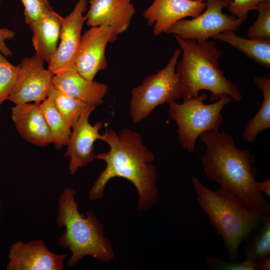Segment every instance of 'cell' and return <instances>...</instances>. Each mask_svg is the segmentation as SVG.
<instances>
[{
  "instance_id": "cell-6",
  "label": "cell",
  "mask_w": 270,
  "mask_h": 270,
  "mask_svg": "<svg viewBox=\"0 0 270 270\" xmlns=\"http://www.w3.org/2000/svg\"><path fill=\"white\" fill-rule=\"evenodd\" d=\"M206 92L184 100L181 104H168V114L178 126V141L182 147L190 152L196 148L198 138L202 134L218 130L224 119L221 112L232 101L228 96H223L216 101L206 104Z\"/></svg>"
},
{
  "instance_id": "cell-5",
  "label": "cell",
  "mask_w": 270,
  "mask_h": 270,
  "mask_svg": "<svg viewBox=\"0 0 270 270\" xmlns=\"http://www.w3.org/2000/svg\"><path fill=\"white\" fill-rule=\"evenodd\" d=\"M76 191L66 188L58 200L56 224L65 232L58 240V246L72 252L68 265L72 266L85 256L107 262L115 258L109 239L104 236V226L92 211L84 217L78 210L75 200Z\"/></svg>"
},
{
  "instance_id": "cell-14",
  "label": "cell",
  "mask_w": 270,
  "mask_h": 270,
  "mask_svg": "<svg viewBox=\"0 0 270 270\" xmlns=\"http://www.w3.org/2000/svg\"><path fill=\"white\" fill-rule=\"evenodd\" d=\"M132 0H90L86 24L104 26L112 30V43L128 28L136 8Z\"/></svg>"
},
{
  "instance_id": "cell-18",
  "label": "cell",
  "mask_w": 270,
  "mask_h": 270,
  "mask_svg": "<svg viewBox=\"0 0 270 270\" xmlns=\"http://www.w3.org/2000/svg\"><path fill=\"white\" fill-rule=\"evenodd\" d=\"M63 18L53 10L28 25L36 54L48 63L56 52Z\"/></svg>"
},
{
  "instance_id": "cell-20",
  "label": "cell",
  "mask_w": 270,
  "mask_h": 270,
  "mask_svg": "<svg viewBox=\"0 0 270 270\" xmlns=\"http://www.w3.org/2000/svg\"><path fill=\"white\" fill-rule=\"evenodd\" d=\"M253 80L262 92L263 100L259 110L248 121L242 132L243 140L250 142H254L260 132L270 127V78L257 76Z\"/></svg>"
},
{
  "instance_id": "cell-9",
  "label": "cell",
  "mask_w": 270,
  "mask_h": 270,
  "mask_svg": "<svg viewBox=\"0 0 270 270\" xmlns=\"http://www.w3.org/2000/svg\"><path fill=\"white\" fill-rule=\"evenodd\" d=\"M44 61L36 54L22 58L19 73L8 100L16 104L34 102L40 104L48 96L53 86L54 74L44 68Z\"/></svg>"
},
{
  "instance_id": "cell-23",
  "label": "cell",
  "mask_w": 270,
  "mask_h": 270,
  "mask_svg": "<svg viewBox=\"0 0 270 270\" xmlns=\"http://www.w3.org/2000/svg\"><path fill=\"white\" fill-rule=\"evenodd\" d=\"M48 98L51 100L54 107L72 128L90 104L68 96L54 86L51 88Z\"/></svg>"
},
{
  "instance_id": "cell-28",
  "label": "cell",
  "mask_w": 270,
  "mask_h": 270,
  "mask_svg": "<svg viewBox=\"0 0 270 270\" xmlns=\"http://www.w3.org/2000/svg\"><path fill=\"white\" fill-rule=\"evenodd\" d=\"M263 0H232L226 7L228 11L238 18L248 16L251 10H256L258 4Z\"/></svg>"
},
{
  "instance_id": "cell-33",
  "label": "cell",
  "mask_w": 270,
  "mask_h": 270,
  "mask_svg": "<svg viewBox=\"0 0 270 270\" xmlns=\"http://www.w3.org/2000/svg\"><path fill=\"white\" fill-rule=\"evenodd\" d=\"M4 0H0V8L1 5H2V3Z\"/></svg>"
},
{
  "instance_id": "cell-31",
  "label": "cell",
  "mask_w": 270,
  "mask_h": 270,
  "mask_svg": "<svg viewBox=\"0 0 270 270\" xmlns=\"http://www.w3.org/2000/svg\"><path fill=\"white\" fill-rule=\"evenodd\" d=\"M258 270H270V256L266 258L259 263L257 264Z\"/></svg>"
},
{
  "instance_id": "cell-12",
  "label": "cell",
  "mask_w": 270,
  "mask_h": 270,
  "mask_svg": "<svg viewBox=\"0 0 270 270\" xmlns=\"http://www.w3.org/2000/svg\"><path fill=\"white\" fill-rule=\"evenodd\" d=\"M96 108L94 105L88 104L72 126L64 154V157L70 158L68 168L72 175L95 159L94 144L96 140H100L99 132L102 126L101 122H98L94 125L89 122V117Z\"/></svg>"
},
{
  "instance_id": "cell-34",
  "label": "cell",
  "mask_w": 270,
  "mask_h": 270,
  "mask_svg": "<svg viewBox=\"0 0 270 270\" xmlns=\"http://www.w3.org/2000/svg\"><path fill=\"white\" fill-rule=\"evenodd\" d=\"M78 0L87 1L88 0Z\"/></svg>"
},
{
  "instance_id": "cell-24",
  "label": "cell",
  "mask_w": 270,
  "mask_h": 270,
  "mask_svg": "<svg viewBox=\"0 0 270 270\" xmlns=\"http://www.w3.org/2000/svg\"><path fill=\"white\" fill-rule=\"evenodd\" d=\"M19 73L18 66L10 63L0 52V106L8 100L16 82Z\"/></svg>"
},
{
  "instance_id": "cell-11",
  "label": "cell",
  "mask_w": 270,
  "mask_h": 270,
  "mask_svg": "<svg viewBox=\"0 0 270 270\" xmlns=\"http://www.w3.org/2000/svg\"><path fill=\"white\" fill-rule=\"evenodd\" d=\"M112 30L107 26H92L82 36L72 70L84 78L92 80L96 74L108 66L106 46L112 43Z\"/></svg>"
},
{
  "instance_id": "cell-22",
  "label": "cell",
  "mask_w": 270,
  "mask_h": 270,
  "mask_svg": "<svg viewBox=\"0 0 270 270\" xmlns=\"http://www.w3.org/2000/svg\"><path fill=\"white\" fill-rule=\"evenodd\" d=\"M40 108L50 132L57 150L67 145L72 126L58 111L51 100L47 98L40 103Z\"/></svg>"
},
{
  "instance_id": "cell-3",
  "label": "cell",
  "mask_w": 270,
  "mask_h": 270,
  "mask_svg": "<svg viewBox=\"0 0 270 270\" xmlns=\"http://www.w3.org/2000/svg\"><path fill=\"white\" fill-rule=\"evenodd\" d=\"M174 36L182 51V59L177 62L176 70L184 100L198 96L202 90L211 92L212 102L225 95L236 102L242 100L238 86L228 80L220 69L218 61L222 50L214 42H198Z\"/></svg>"
},
{
  "instance_id": "cell-17",
  "label": "cell",
  "mask_w": 270,
  "mask_h": 270,
  "mask_svg": "<svg viewBox=\"0 0 270 270\" xmlns=\"http://www.w3.org/2000/svg\"><path fill=\"white\" fill-rule=\"evenodd\" d=\"M52 84L68 96L96 106L103 102L108 89V84L86 80L72 69L54 74Z\"/></svg>"
},
{
  "instance_id": "cell-35",
  "label": "cell",
  "mask_w": 270,
  "mask_h": 270,
  "mask_svg": "<svg viewBox=\"0 0 270 270\" xmlns=\"http://www.w3.org/2000/svg\"><path fill=\"white\" fill-rule=\"evenodd\" d=\"M1 206V202H0V208Z\"/></svg>"
},
{
  "instance_id": "cell-27",
  "label": "cell",
  "mask_w": 270,
  "mask_h": 270,
  "mask_svg": "<svg viewBox=\"0 0 270 270\" xmlns=\"http://www.w3.org/2000/svg\"><path fill=\"white\" fill-rule=\"evenodd\" d=\"M208 267L216 270H258L257 264L246 260L240 262H227L220 258L209 255L206 259Z\"/></svg>"
},
{
  "instance_id": "cell-25",
  "label": "cell",
  "mask_w": 270,
  "mask_h": 270,
  "mask_svg": "<svg viewBox=\"0 0 270 270\" xmlns=\"http://www.w3.org/2000/svg\"><path fill=\"white\" fill-rule=\"evenodd\" d=\"M258 16L248 29L249 38L270 40V0H263L257 6Z\"/></svg>"
},
{
  "instance_id": "cell-16",
  "label": "cell",
  "mask_w": 270,
  "mask_h": 270,
  "mask_svg": "<svg viewBox=\"0 0 270 270\" xmlns=\"http://www.w3.org/2000/svg\"><path fill=\"white\" fill-rule=\"evenodd\" d=\"M11 118L20 136L38 146H47L53 139L40 104H16L11 108Z\"/></svg>"
},
{
  "instance_id": "cell-4",
  "label": "cell",
  "mask_w": 270,
  "mask_h": 270,
  "mask_svg": "<svg viewBox=\"0 0 270 270\" xmlns=\"http://www.w3.org/2000/svg\"><path fill=\"white\" fill-rule=\"evenodd\" d=\"M192 182L196 202L222 238L230 262H237L242 242L248 238L266 214L250 210L238 197L222 187L216 190H212L196 176L192 178Z\"/></svg>"
},
{
  "instance_id": "cell-2",
  "label": "cell",
  "mask_w": 270,
  "mask_h": 270,
  "mask_svg": "<svg viewBox=\"0 0 270 270\" xmlns=\"http://www.w3.org/2000/svg\"><path fill=\"white\" fill-rule=\"evenodd\" d=\"M199 137L206 146L201 162L206 178L250 210L264 215L270 213V202L257 188L255 157L250 150L238 148L232 136L226 131H209Z\"/></svg>"
},
{
  "instance_id": "cell-19",
  "label": "cell",
  "mask_w": 270,
  "mask_h": 270,
  "mask_svg": "<svg viewBox=\"0 0 270 270\" xmlns=\"http://www.w3.org/2000/svg\"><path fill=\"white\" fill-rule=\"evenodd\" d=\"M213 38L230 44L261 66L270 68V40L245 38L231 30L219 34Z\"/></svg>"
},
{
  "instance_id": "cell-15",
  "label": "cell",
  "mask_w": 270,
  "mask_h": 270,
  "mask_svg": "<svg viewBox=\"0 0 270 270\" xmlns=\"http://www.w3.org/2000/svg\"><path fill=\"white\" fill-rule=\"evenodd\" d=\"M205 8V2L190 0H154L144 12L142 16L148 26H153V34L158 36L166 33L180 20L187 17H196Z\"/></svg>"
},
{
  "instance_id": "cell-26",
  "label": "cell",
  "mask_w": 270,
  "mask_h": 270,
  "mask_svg": "<svg viewBox=\"0 0 270 270\" xmlns=\"http://www.w3.org/2000/svg\"><path fill=\"white\" fill-rule=\"evenodd\" d=\"M24 8L25 21L28 25L52 10L48 0H20Z\"/></svg>"
},
{
  "instance_id": "cell-13",
  "label": "cell",
  "mask_w": 270,
  "mask_h": 270,
  "mask_svg": "<svg viewBox=\"0 0 270 270\" xmlns=\"http://www.w3.org/2000/svg\"><path fill=\"white\" fill-rule=\"evenodd\" d=\"M8 256L6 270H62L67 255L54 253L42 240H34L14 243Z\"/></svg>"
},
{
  "instance_id": "cell-36",
  "label": "cell",
  "mask_w": 270,
  "mask_h": 270,
  "mask_svg": "<svg viewBox=\"0 0 270 270\" xmlns=\"http://www.w3.org/2000/svg\"></svg>"
},
{
  "instance_id": "cell-32",
  "label": "cell",
  "mask_w": 270,
  "mask_h": 270,
  "mask_svg": "<svg viewBox=\"0 0 270 270\" xmlns=\"http://www.w3.org/2000/svg\"><path fill=\"white\" fill-rule=\"evenodd\" d=\"M194 2H204L206 0H190Z\"/></svg>"
},
{
  "instance_id": "cell-21",
  "label": "cell",
  "mask_w": 270,
  "mask_h": 270,
  "mask_svg": "<svg viewBox=\"0 0 270 270\" xmlns=\"http://www.w3.org/2000/svg\"><path fill=\"white\" fill-rule=\"evenodd\" d=\"M246 244V260L258 264L270 256V213L250 234Z\"/></svg>"
},
{
  "instance_id": "cell-30",
  "label": "cell",
  "mask_w": 270,
  "mask_h": 270,
  "mask_svg": "<svg viewBox=\"0 0 270 270\" xmlns=\"http://www.w3.org/2000/svg\"><path fill=\"white\" fill-rule=\"evenodd\" d=\"M256 186L258 190L262 193L265 194L270 197V180H268L262 182H257Z\"/></svg>"
},
{
  "instance_id": "cell-8",
  "label": "cell",
  "mask_w": 270,
  "mask_h": 270,
  "mask_svg": "<svg viewBox=\"0 0 270 270\" xmlns=\"http://www.w3.org/2000/svg\"><path fill=\"white\" fill-rule=\"evenodd\" d=\"M232 0H206L204 11L190 20L184 18L176 22L166 34H173L184 39L198 42L208 40L216 35L226 32H236L248 16L238 18L222 12Z\"/></svg>"
},
{
  "instance_id": "cell-1",
  "label": "cell",
  "mask_w": 270,
  "mask_h": 270,
  "mask_svg": "<svg viewBox=\"0 0 270 270\" xmlns=\"http://www.w3.org/2000/svg\"><path fill=\"white\" fill-rule=\"evenodd\" d=\"M100 140L110 148L95 155V159L104 161L106 166L94 183L89 199L102 198L108 182L118 177L129 180L136 188L138 210L152 208L156 203L158 192L156 171L152 164L155 157L143 144L140 136L127 128L118 134L112 129H106L101 134Z\"/></svg>"
},
{
  "instance_id": "cell-10",
  "label": "cell",
  "mask_w": 270,
  "mask_h": 270,
  "mask_svg": "<svg viewBox=\"0 0 270 270\" xmlns=\"http://www.w3.org/2000/svg\"><path fill=\"white\" fill-rule=\"evenodd\" d=\"M86 6V1L78 0L72 10L63 18L60 42L56 53L48 63V68L54 75L72 69L82 38V28L86 20V16L84 14Z\"/></svg>"
},
{
  "instance_id": "cell-29",
  "label": "cell",
  "mask_w": 270,
  "mask_h": 270,
  "mask_svg": "<svg viewBox=\"0 0 270 270\" xmlns=\"http://www.w3.org/2000/svg\"><path fill=\"white\" fill-rule=\"evenodd\" d=\"M15 36L13 30L7 28H0V52L5 56L12 55V52L6 44V40L12 39Z\"/></svg>"
},
{
  "instance_id": "cell-7",
  "label": "cell",
  "mask_w": 270,
  "mask_h": 270,
  "mask_svg": "<svg viewBox=\"0 0 270 270\" xmlns=\"http://www.w3.org/2000/svg\"><path fill=\"white\" fill-rule=\"evenodd\" d=\"M180 53V48L176 49L163 68L132 89L130 112L133 124L146 118L158 106L182 98L180 82L176 70Z\"/></svg>"
}]
</instances>
